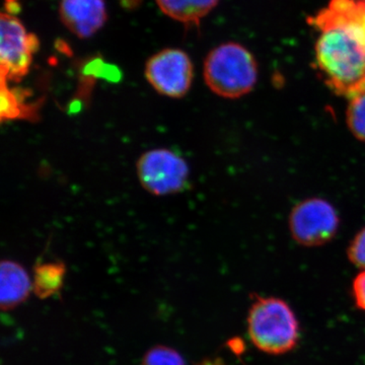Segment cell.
Instances as JSON below:
<instances>
[{
  "label": "cell",
  "mask_w": 365,
  "mask_h": 365,
  "mask_svg": "<svg viewBox=\"0 0 365 365\" xmlns=\"http://www.w3.org/2000/svg\"><path fill=\"white\" fill-rule=\"evenodd\" d=\"M319 36L314 47L317 71L330 90L347 98L365 93V47L344 26L316 28Z\"/></svg>",
  "instance_id": "cell-1"
},
{
  "label": "cell",
  "mask_w": 365,
  "mask_h": 365,
  "mask_svg": "<svg viewBox=\"0 0 365 365\" xmlns=\"http://www.w3.org/2000/svg\"><path fill=\"white\" fill-rule=\"evenodd\" d=\"M250 340L257 349L282 355L294 349L299 340V324L292 307L277 297H258L248 314Z\"/></svg>",
  "instance_id": "cell-2"
},
{
  "label": "cell",
  "mask_w": 365,
  "mask_h": 365,
  "mask_svg": "<svg viewBox=\"0 0 365 365\" xmlns=\"http://www.w3.org/2000/svg\"><path fill=\"white\" fill-rule=\"evenodd\" d=\"M204 79L216 95L237 98L253 90L258 79V64L247 48L230 42L209 52L204 61Z\"/></svg>",
  "instance_id": "cell-3"
},
{
  "label": "cell",
  "mask_w": 365,
  "mask_h": 365,
  "mask_svg": "<svg viewBox=\"0 0 365 365\" xmlns=\"http://www.w3.org/2000/svg\"><path fill=\"white\" fill-rule=\"evenodd\" d=\"M136 170L141 186L155 196L181 193L189 185L188 163L167 148L144 153L137 160Z\"/></svg>",
  "instance_id": "cell-4"
},
{
  "label": "cell",
  "mask_w": 365,
  "mask_h": 365,
  "mask_svg": "<svg viewBox=\"0 0 365 365\" xmlns=\"http://www.w3.org/2000/svg\"><path fill=\"white\" fill-rule=\"evenodd\" d=\"M339 223L336 209L319 198L307 199L297 204L289 217L292 237L307 247L322 246L332 241Z\"/></svg>",
  "instance_id": "cell-5"
},
{
  "label": "cell",
  "mask_w": 365,
  "mask_h": 365,
  "mask_svg": "<svg viewBox=\"0 0 365 365\" xmlns=\"http://www.w3.org/2000/svg\"><path fill=\"white\" fill-rule=\"evenodd\" d=\"M40 42L34 34L26 33L16 16L1 14L0 21V66L1 79L20 81L29 72L34 53Z\"/></svg>",
  "instance_id": "cell-6"
},
{
  "label": "cell",
  "mask_w": 365,
  "mask_h": 365,
  "mask_svg": "<svg viewBox=\"0 0 365 365\" xmlns=\"http://www.w3.org/2000/svg\"><path fill=\"white\" fill-rule=\"evenodd\" d=\"M145 78L160 95L182 98L191 88L193 63L188 54L182 50H162L146 62Z\"/></svg>",
  "instance_id": "cell-7"
},
{
  "label": "cell",
  "mask_w": 365,
  "mask_h": 365,
  "mask_svg": "<svg viewBox=\"0 0 365 365\" xmlns=\"http://www.w3.org/2000/svg\"><path fill=\"white\" fill-rule=\"evenodd\" d=\"M60 19L81 39H88L105 25L107 9L104 0H61Z\"/></svg>",
  "instance_id": "cell-8"
},
{
  "label": "cell",
  "mask_w": 365,
  "mask_h": 365,
  "mask_svg": "<svg viewBox=\"0 0 365 365\" xmlns=\"http://www.w3.org/2000/svg\"><path fill=\"white\" fill-rule=\"evenodd\" d=\"M309 23L314 28L323 25L344 26L365 47V0H331Z\"/></svg>",
  "instance_id": "cell-9"
},
{
  "label": "cell",
  "mask_w": 365,
  "mask_h": 365,
  "mask_svg": "<svg viewBox=\"0 0 365 365\" xmlns=\"http://www.w3.org/2000/svg\"><path fill=\"white\" fill-rule=\"evenodd\" d=\"M33 292V281L26 269L11 260L0 266V306L2 311H11L28 299Z\"/></svg>",
  "instance_id": "cell-10"
},
{
  "label": "cell",
  "mask_w": 365,
  "mask_h": 365,
  "mask_svg": "<svg viewBox=\"0 0 365 365\" xmlns=\"http://www.w3.org/2000/svg\"><path fill=\"white\" fill-rule=\"evenodd\" d=\"M220 0H157L158 7L173 20L199 25Z\"/></svg>",
  "instance_id": "cell-11"
},
{
  "label": "cell",
  "mask_w": 365,
  "mask_h": 365,
  "mask_svg": "<svg viewBox=\"0 0 365 365\" xmlns=\"http://www.w3.org/2000/svg\"><path fill=\"white\" fill-rule=\"evenodd\" d=\"M66 264L59 261L40 263L34 269L33 292L41 299L58 294L64 284Z\"/></svg>",
  "instance_id": "cell-12"
},
{
  "label": "cell",
  "mask_w": 365,
  "mask_h": 365,
  "mask_svg": "<svg viewBox=\"0 0 365 365\" xmlns=\"http://www.w3.org/2000/svg\"><path fill=\"white\" fill-rule=\"evenodd\" d=\"M346 117L353 135L365 143V93L350 101Z\"/></svg>",
  "instance_id": "cell-13"
},
{
  "label": "cell",
  "mask_w": 365,
  "mask_h": 365,
  "mask_svg": "<svg viewBox=\"0 0 365 365\" xmlns=\"http://www.w3.org/2000/svg\"><path fill=\"white\" fill-rule=\"evenodd\" d=\"M141 365H186L182 355L167 346H155L144 355Z\"/></svg>",
  "instance_id": "cell-14"
},
{
  "label": "cell",
  "mask_w": 365,
  "mask_h": 365,
  "mask_svg": "<svg viewBox=\"0 0 365 365\" xmlns=\"http://www.w3.org/2000/svg\"><path fill=\"white\" fill-rule=\"evenodd\" d=\"M85 73L88 76H102L110 81H118L121 78V73L118 71L116 66L112 64H106L102 59L97 58L91 60L85 67Z\"/></svg>",
  "instance_id": "cell-15"
},
{
  "label": "cell",
  "mask_w": 365,
  "mask_h": 365,
  "mask_svg": "<svg viewBox=\"0 0 365 365\" xmlns=\"http://www.w3.org/2000/svg\"><path fill=\"white\" fill-rule=\"evenodd\" d=\"M348 258L356 267L365 270V227L360 230L350 242Z\"/></svg>",
  "instance_id": "cell-16"
},
{
  "label": "cell",
  "mask_w": 365,
  "mask_h": 365,
  "mask_svg": "<svg viewBox=\"0 0 365 365\" xmlns=\"http://www.w3.org/2000/svg\"><path fill=\"white\" fill-rule=\"evenodd\" d=\"M352 295L356 307L365 312V270L353 281Z\"/></svg>",
  "instance_id": "cell-17"
},
{
  "label": "cell",
  "mask_w": 365,
  "mask_h": 365,
  "mask_svg": "<svg viewBox=\"0 0 365 365\" xmlns=\"http://www.w3.org/2000/svg\"><path fill=\"white\" fill-rule=\"evenodd\" d=\"M198 365H225L222 360L220 359H215V360H204V361L201 362Z\"/></svg>",
  "instance_id": "cell-18"
},
{
  "label": "cell",
  "mask_w": 365,
  "mask_h": 365,
  "mask_svg": "<svg viewBox=\"0 0 365 365\" xmlns=\"http://www.w3.org/2000/svg\"><path fill=\"white\" fill-rule=\"evenodd\" d=\"M138 2H140V0H122V4L125 7H133L138 6Z\"/></svg>",
  "instance_id": "cell-19"
}]
</instances>
